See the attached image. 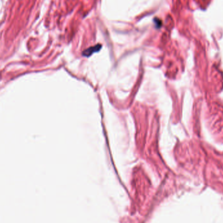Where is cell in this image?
Instances as JSON below:
<instances>
[{
	"instance_id": "obj_2",
	"label": "cell",
	"mask_w": 223,
	"mask_h": 223,
	"mask_svg": "<svg viewBox=\"0 0 223 223\" xmlns=\"http://www.w3.org/2000/svg\"><path fill=\"white\" fill-rule=\"evenodd\" d=\"M155 25L157 27H160L161 25V21L160 20H157L156 18H155Z\"/></svg>"
},
{
	"instance_id": "obj_1",
	"label": "cell",
	"mask_w": 223,
	"mask_h": 223,
	"mask_svg": "<svg viewBox=\"0 0 223 223\" xmlns=\"http://www.w3.org/2000/svg\"><path fill=\"white\" fill-rule=\"evenodd\" d=\"M101 48V46L100 45L95 46H93V47H91V48H88V49H87L86 50H85L84 52H83V54L84 55H86V56H89V55H91L93 52H97V51H99Z\"/></svg>"
}]
</instances>
